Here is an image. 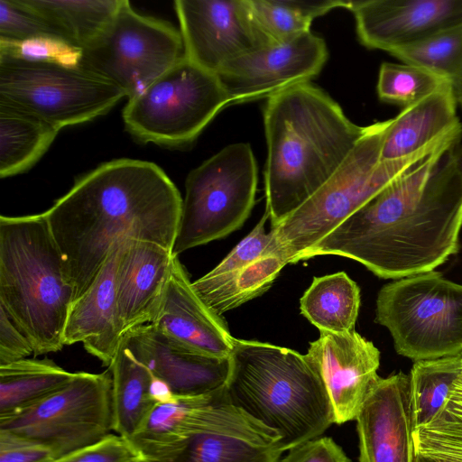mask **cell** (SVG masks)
<instances>
[{
  "label": "cell",
  "instance_id": "obj_1",
  "mask_svg": "<svg viewBox=\"0 0 462 462\" xmlns=\"http://www.w3.org/2000/svg\"><path fill=\"white\" fill-rule=\"evenodd\" d=\"M462 229V143L406 171L302 254L356 260L397 280L434 271L456 254Z\"/></svg>",
  "mask_w": 462,
  "mask_h": 462
},
{
  "label": "cell",
  "instance_id": "obj_2",
  "mask_svg": "<svg viewBox=\"0 0 462 462\" xmlns=\"http://www.w3.org/2000/svg\"><path fill=\"white\" fill-rule=\"evenodd\" d=\"M181 206L175 184L148 161L113 160L79 178L43 212L74 283L75 299L125 239L172 251Z\"/></svg>",
  "mask_w": 462,
  "mask_h": 462
},
{
  "label": "cell",
  "instance_id": "obj_3",
  "mask_svg": "<svg viewBox=\"0 0 462 462\" xmlns=\"http://www.w3.org/2000/svg\"><path fill=\"white\" fill-rule=\"evenodd\" d=\"M263 120L266 211L273 227L335 174L367 126L350 121L333 98L310 81L269 97Z\"/></svg>",
  "mask_w": 462,
  "mask_h": 462
},
{
  "label": "cell",
  "instance_id": "obj_4",
  "mask_svg": "<svg viewBox=\"0 0 462 462\" xmlns=\"http://www.w3.org/2000/svg\"><path fill=\"white\" fill-rule=\"evenodd\" d=\"M229 357L230 402L277 432L281 451L320 437L335 423L325 383L306 355L234 338Z\"/></svg>",
  "mask_w": 462,
  "mask_h": 462
},
{
  "label": "cell",
  "instance_id": "obj_5",
  "mask_svg": "<svg viewBox=\"0 0 462 462\" xmlns=\"http://www.w3.org/2000/svg\"><path fill=\"white\" fill-rule=\"evenodd\" d=\"M75 286L43 213L0 217V308L34 356L60 351Z\"/></svg>",
  "mask_w": 462,
  "mask_h": 462
},
{
  "label": "cell",
  "instance_id": "obj_6",
  "mask_svg": "<svg viewBox=\"0 0 462 462\" xmlns=\"http://www.w3.org/2000/svg\"><path fill=\"white\" fill-rule=\"evenodd\" d=\"M390 120L367 126L350 155L308 200L272 227L289 263L345 222L356 210L406 171L432 153L461 142L462 128L439 143L401 160L380 162L381 148Z\"/></svg>",
  "mask_w": 462,
  "mask_h": 462
},
{
  "label": "cell",
  "instance_id": "obj_7",
  "mask_svg": "<svg viewBox=\"0 0 462 462\" xmlns=\"http://www.w3.org/2000/svg\"><path fill=\"white\" fill-rule=\"evenodd\" d=\"M375 322L413 362L460 355L462 283L435 271L394 280L377 294Z\"/></svg>",
  "mask_w": 462,
  "mask_h": 462
},
{
  "label": "cell",
  "instance_id": "obj_8",
  "mask_svg": "<svg viewBox=\"0 0 462 462\" xmlns=\"http://www.w3.org/2000/svg\"><path fill=\"white\" fill-rule=\"evenodd\" d=\"M227 105L230 100L217 75L183 55L129 97L122 116L137 140L173 147L193 142Z\"/></svg>",
  "mask_w": 462,
  "mask_h": 462
},
{
  "label": "cell",
  "instance_id": "obj_9",
  "mask_svg": "<svg viewBox=\"0 0 462 462\" xmlns=\"http://www.w3.org/2000/svg\"><path fill=\"white\" fill-rule=\"evenodd\" d=\"M257 165L248 143L226 146L193 169L185 181L172 254L223 238L239 229L254 205Z\"/></svg>",
  "mask_w": 462,
  "mask_h": 462
},
{
  "label": "cell",
  "instance_id": "obj_10",
  "mask_svg": "<svg viewBox=\"0 0 462 462\" xmlns=\"http://www.w3.org/2000/svg\"><path fill=\"white\" fill-rule=\"evenodd\" d=\"M126 93L79 66L0 57V104L58 130L110 111Z\"/></svg>",
  "mask_w": 462,
  "mask_h": 462
},
{
  "label": "cell",
  "instance_id": "obj_11",
  "mask_svg": "<svg viewBox=\"0 0 462 462\" xmlns=\"http://www.w3.org/2000/svg\"><path fill=\"white\" fill-rule=\"evenodd\" d=\"M0 430L47 446L60 457L113 431L110 370L76 372L60 389L33 405L0 416Z\"/></svg>",
  "mask_w": 462,
  "mask_h": 462
},
{
  "label": "cell",
  "instance_id": "obj_12",
  "mask_svg": "<svg viewBox=\"0 0 462 462\" xmlns=\"http://www.w3.org/2000/svg\"><path fill=\"white\" fill-rule=\"evenodd\" d=\"M183 55L180 31L135 12L123 0L106 28L82 49L79 67L119 87L129 98Z\"/></svg>",
  "mask_w": 462,
  "mask_h": 462
},
{
  "label": "cell",
  "instance_id": "obj_13",
  "mask_svg": "<svg viewBox=\"0 0 462 462\" xmlns=\"http://www.w3.org/2000/svg\"><path fill=\"white\" fill-rule=\"evenodd\" d=\"M200 434H217L271 446L280 436L233 405L226 387L200 396L155 404L129 438L145 460L176 462L189 441Z\"/></svg>",
  "mask_w": 462,
  "mask_h": 462
},
{
  "label": "cell",
  "instance_id": "obj_14",
  "mask_svg": "<svg viewBox=\"0 0 462 462\" xmlns=\"http://www.w3.org/2000/svg\"><path fill=\"white\" fill-rule=\"evenodd\" d=\"M184 56L217 74L237 57L270 45L258 29L248 0H176Z\"/></svg>",
  "mask_w": 462,
  "mask_h": 462
},
{
  "label": "cell",
  "instance_id": "obj_15",
  "mask_svg": "<svg viewBox=\"0 0 462 462\" xmlns=\"http://www.w3.org/2000/svg\"><path fill=\"white\" fill-rule=\"evenodd\" d=\"M328 55L325 41L310 31L290 42L241 55L225 64L217 75L230 105L244 103L309 82L320 72Z\"/></svg>",
  "mask_w": 462,
  "mask_h": 462
},
{
  "label": "cell",
  "instance_id": "obj_16",
  "mask_svg": "<svg viewBox=\"0 0 462 462\" xmlns=\"http://www.w3.org/2000/svg\"><path fill=\"white\" fill-rule=\"evenodd\" d=\"M360 42L392 52L462 24V0H362L347 8Z\"/></svg>",
  "mask_w": 462,
  "mask_h": 462
},
{
  "label": "cell",
  "instance_id": "obj_17",
  "mask_svg": "<svg viewBox=\"0 0 462 462\" xmlns=\"http://www.w3.org/2000/svg\"><path fill=\"white\" fill-rule=\"evenodd\" d=\"M306 356L318 369L329 395L335 423L356 419L378 379L380 351L355 330L319 331Z\"/></svg>",
  "mask_w": 462,
  "mask_h": 462
},
{
  "label": "cell",
  "instance_id": "obj_18",
  "mask_svg": "<svg viewBox=\"0 0 462 462\" xmlns=\"http://www.w3.org/2000/svg\"><path fill=\"white\" fill-rule=\"evenodd\" d=\"M356 420L359 462H417L409 374L379 376Z\"/></svg>",
  "mask_w": 462,
  "mask_h": 462
},
{
  "label": "cell",
  "instance_id": "obj_19",
  "mask_svg": "<svg viewBox=\"0 0 462 462\" xmlns=\"http://www.w3.org/2000/svg\"><path fill=\"white\" fill-rule=\"evenodd\" d=\"M149 324L177 345L203 355L229 356L233 347L227 325L196 292L178 256Z\"/></svg>",
  "mask_w": 462,
  "mask_h": 462
},
{
  "label": "cell",
  "instance_id": "obj_20",
  "mask_svg": "<svg viewBox=\"0 0 462 462\" xmlns=\"http://www.w3.org/2000/svg\"><path fill=\"white\" fill-rule=\"evenodd\" d=\"M122 343L177 396L206 395L226 387L230 373L229 356H212L184 348L151 324L127 331Z\"/></svg>",
  "mask_w": 462,
  "mask_h": 462
},
{
  "label": "cell",
  "instance_id": "obj_21",
  "mask_svg": "<svg viewBox=\"0 0 462 462\" xmlns=\"http://www.w3.org/2000/svg\"><path fill=\"white\" fill-rule=\"evenodd\" d=\"M123 243L112 250L88 289L73 301L64 331L65 346L81 343L107 367L125 336L116 298V270Z\"/></svg>",
  "mask_w": 462,
  "mask_h": 462
},
{
  "label": "cell",
  "instance_id": "obj_22",
  "mask_svg": "<svg viewBox=\"0 0 462 462\" xmlns=\"http://www.w3.org/2000/svg\"><path fill=\"white\" fill-rule=\"evenodd\" d=\"M175 256L155 243L124 241L116 270V298L125 334L152 319Z\"/></svg>",
  "mask_w": 462,
  "mask_h": 462
},
{
  "label": "cell",
  "instance_id": "obj_23",
  "mask_svg": "<svg viewBox=\"0 0 462 462\" xmlns=\"http://www.w3.org/2000/svg\"><path fill=\"white\" fill-rule=\"evenodd\" d=\"M457 98L451 82L403 107L384 135L380 162L407 158L439 143L462 128L457 116Z\"/></svg>",
  "mask_w": 462,
  "mask_h": 462
},
{
  "label": "cell",
  "instance_id": "obj_24",
  "mask_svg": "<svg viewBox=\"0 0 462 462\" xmlns=\"http://www.w3.org/2000/svg\"><path fill=\"white\" fill-rule=\"evenodd\" d=\"M360 289L346 273L314 277L300 300V313L319 331L355 330Z\"/></svg>",
  "mask_w": 462,
  "mask_h": 462
},
{
  "label": "cell",
  "instance_id": "obj_25",
  "mask_svg": "<svg viewBox=\"0 0 462 462\" xmlns=\"http://www.w3.org/2000/svg\"><path fill=\"white\" fill-rule=\"evenodd\" d=\"M108 368L113 432L129 439L156 404L150 395L152 373L123 343Z\"/></svg>",
  "mask_w": 462,
  "mask_h": 462
},
{
  "label": "cell",
  "instance_id": "obj_26",
  "mask_svg": "<svg viewBox=\"0 0 462 462\" xmlns=\"http://www.w3.org/2000/svg\"><path fill=\"white\" fill-rule=\"evenodd\" d=\"M59 131L36 116L0 104V177L29 170L46 152Z\"/></svg>",
  "mask_w": 462,
  "mask_h": 462
},
{
  "label": "cell",
  "instance_id": "obj_27",
  "mask_svg": "<svg viewBox=\"0 0 462 462\" xmlns=\"http://www.w3.org/2000/svg\"><path fill=\"white\" fill-rule=\"evenodd\" d=\"M123 0H18L67 42L83 49L110 23Z\"/></svg>",
  "mask_w": 462,
  "mask_h": 462
},
{
  "label": "cell",
  "instance_id": "obj_28",
  "mask_svg": "<svg viewBox=\"0 0 462 462\" xmlns=\"http://www.w3.org/2000/svg\"><path fill=\"white\" fill-rule=\"evenodd\" d=\"M74 374L48 358L28 357L0 365V416L33 405L68 383Z\"/></svg>",
  "mask_w": 462,
  "mask_h": 462
},
{
  "label": "cell",
  "instance_id": "obj_29",
  "mask_svg": "<svg viewBox=\"0 0 462 462\" xmlns=\"http://www.w3.org/2000/svg\"><path fill=\"white\" fill-rule=\"evenodd\" d=\"M252 16L270 45L291 41L310 32L312 21L335 8L347 9L343 0H248Z\"/></svg>",
  "mask_w": 462,
  "mask_h": 462
},
{
  "label": "cell",
  "instance_id": "obj_30",
  "mask_svg": "<svg viewBox=\"0 0 462 462\" xmlns=\"http://www.w3.org/2000/svg\"><path fill=\"white\" fill-rule=\"evenodd\" d=\"M288 263L282 254H267L197 293L221 316L267 291Z\"/></svg>",
  "mask_w": 462,
  "mask_h": 462
},
{
  "label": "cell",
  "instance_id": "obj_31",
  "mask_svg": "<svg viewBox=\"0 0 462 462\" xmlns=\"http://www.w3.org/2000/svg\"><path fill=\"white\" fill-rule=\"evenodd\" d=\"M418 456L437 462H462V372L438 414L412 433Z\"/></svg>",
  "mask_w": 462,
  "mask_h": 462
},
{
  "label": "cell",
  "instance_id": "obj_32",
  "mask_svg": "<svg viewBox=\"0 0 462 462\" xmlns=\"http://www.w3.org/2000/svg\"><path fill=\"white\" fill-rule=\"evenodd\" d=\"M461 372L462 354L413 363L409 379L415 429L438 414Z\"/></svg>",
  "mask_w": 462,
  "mask_h": 462
},
{
  "label": "cell",
  "instance_id": "obj_33",
  "mask_svg": "<svg viewBox=\"0 0 462 462\" xmlns=\"http://www.w3.org/2000/svg\"><path fill=\"white\" fill-rule=\"evenodd\" d=\"M390 54L454 84L462 79V24Z\"/></svg>",
  "mask_w": 462,
  "mask_h": 462
},
{
  "label": "cell",
  "instance_id": "obj_34",
  "mask_svg": "<svg viewBox=\"0 0 462 462\" xmlns=\"http://www.w3.org/2000/svg\"><path fill=\"white\" fill-rule=\"evenodd\" d=\"M282 451L239 438L200 434L193 437L176 462H279Z\"/></svg>",
  "mask_w": 462,
  "mask_h": 462
},
{
  "label": "cell",
  "instance_id": "obj_35",
  "mask_svg": "<svg viewBox=\"0 0 462 462\" xmlns=\"http://www.w3.org/2000/svg\"><path fill=\"white\" fill-rule=\"evenodd\" d=\"M447 82L428 70L410 64L382 63L377 82L381 100L409 106Z\"/></svg>",
  "mask_w": 462,
  "mask_h": 462
},
{
  "label": "cell",
  "instance_id": "obj_36",
  "mask_svg": "<svg viewBox=\"0 0 462 462\" xmlns=\"http://www.w3.org/2000/svg\"><path fill=\"white\" fill-rule=\"evenodd\" d=\"M268 219L269 214L265 210L254 229L215 268L192 282L196 292L208 289L264 255L284 254L280 249L273 231H265V223Z\"/></svg>",
  "mask_w": 462,
  "mask_h": 462
},
{
  "label": "cell",
  "instance_id": "obj_37",
  "mask_svg": "<svg viewBox=\"0 0 462 462\" xmlns=\"http://www.w3.org/2000/svg\"><path fill=\"white\" fill-rule=\"evenodd\" d=\"M82 49L57 38L41 37L24 41L0 38V57H11L32 62L79 66Z\"/></svg>",
  "mask_w": 462,
  "mask_h": 462
},
{
  "label": "cell",
  "instance_id": "obj_38",
  "mask_svg": "<svg viewBox=\"0 0 462 462\" xmlns=\"http://www.w3.org/2000/svg\"><path fill=\"white\" fill-rule=\"evenodd\" d=\"M41 37L66 41L51 25L23 6L18 0H0V38L24 41Z\"/></svg>",
  "mask_w": 462,
  "mask_h": 462
},
{
  "label": "cell",
  "instance_id": "obj_39",
  "mask_svg": "<svg viewBox=\"0 0 462 462\" xmlns=\"http://www.w3.org/2000/svg\"><path fill=\"white\" fill-rule=\"evenodd\" d=\"M144 457L128 438L110 433L87 447L51 462H143Z\"/></svg>",
  "mask_w": 462,
  "mask_h": 462
},
{
  "label": "cell",
  "instance_id": "obj_40",
  "mask_svg": "<svg viewBox=\"0 0 462 462\" xmlns=\"http://www.w3.org/2000/svg\"><path fill=\"white\" fill-rule=\"evenodd\" d=\"M55 458L47 446L0 430V462H51Z\"/></svg>",
  "mask_w": 462,
  "mask_h": 462
},
{
  "label": "cell",
  "instance_id": "obj_41",
  "mask_svg": "<svg viewBox=\"0 0 462 462\" xmlns=\"http://www.w3.org/2000/svg\"><path fill=\"white\" fill-rule=\"evenodd\" d=\"M279 462H352L328 437H318L288 450Z\"/></svg>",
  "mask_w": 462,
  "mask_h": 462
},
{
  "label": "cell",
  "instance_id": "obj_42",
  "mask_svg": "<svg viewBox=\"0 0 462 462\" xmlns=\"http://www.w3.org/2000/svg\"><path fill=\"white\" fill-rule=\"evenodd\" d=\"M33 348L22 330L0 308V365L28 358Z\"/></svg>",
  "mask_w": 462,
  "mask_h": 462
},
{
  "label": "cell",
  "instance_id": "obj_43",
  "mask_svg": "<svg viewBox=\"0 0 462 462\" xmlns=\"http://www.w3.org/2000/svg\"><path fill=\"white\" fill-rule=\"evenodd\" d=\"M150 395L157 404H164L174 402L179 396L175 395L170 386L152 374L150 384Z\"/></svg>",
  "mask_w": 462,
  "mask_h": 462
},
{
  "label": "cell",
  "instance_id": "obj_44",
  "mask_svg": "<svg viewBox=\"0 0 462 462\" xmlns=\"http://www.w3.org/2000/svg\"><path fill=\"white\" fill-rule=\"evenodd\" d=\"M454 91L457 98V104L460 105L462 108V79L453 84Z\"/></svg>",
  "mask_w": 462,
  "mask_h": 462
},
{
  "label": "cell",
  "instance_id": "obj_45",
  "mask_svg": "<svg viewBox=\"0 0 462 462\" xmlns=\"http://www.w3.org/2000/svg\"><path fill=\"white\" fill-rule=\"evenodd\" d=\"M417 462H437L429 458L422 457L417 455Z\"/></svg>",
  "mask_w": 462,
  "mask_h": 462
},
{
  "label": "cell",
  "instance_id": "obj_46",
  "mask_svg": "<svg viewBox=\"0 0 462 462\" xmlns=\"http://www.w3.org/2000/svg\"><path fill=\"white\" fill-rule=\"evenodd\" d=\"M143 462H154V461L143 460Z\"/></svg>",
  "mask_w": 462,
  "mask_h": 462
}]
</instances>
